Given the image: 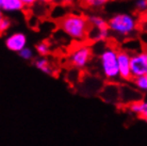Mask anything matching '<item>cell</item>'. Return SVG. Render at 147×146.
<instances>
[{"label": "cell", "instance_id": "cell-1", "mask_svg": "<svg viewBox=\"0 0 147 146\" xmlns=\"http://www.w3.org/2000/svg\"><path fill=\"white\" fill-rule=\"evenodd\" d=\"M59 28L69 40L82 43L88 39L90 22L84 15L78 13H68L59 20Z\"/></svg>", "mask_w": 147, "mask_h": 146}, {"label": "cell", "instance_id": "cell-2", "mask_svg": "<svg viewBox=\"0 0 147 146\" xmlns=\"http://www.w3.org/2000/svg\"><path fill=\"white\" fill-rule=\"evenodd\" d=\"M110 32L117 37H127L132 35L138 28V20L130 13L114 14L108 20Z\"/></svg>", "mask_w": 147, "mask_h": 146}, {"label": "cell", "instance_id": "cell-3", "mask_svg": "<svg viewBox=\"0 0 147 146\" xmlns=\"http://www.w3.org/2000/svg\"><path fill=\"white\" fill-rule=\"evenodd\" d=\"M118 50L113 47L105 48L98 55L100 73L109 81H116L119 79L118 70Z\"/></svg>", "mask_w": 147, "mask_h": 146}, {"label": "cell", "instance_id": "cell-4", "mask_svg": "<svg viewBox=\"0 0 147 146\" xmlns=\"http://www.w3.org/2000/svg\"><path fill=\"white\" fill-rule=\"evenodd\" d=\"M93 58V49L88 44H79L70 50L68 55L69 65L76 70H84L91 63Z\"/></svg>", "mask_w": 147, "mask_h": 146}, {"label": "cell", "instance_id": "cell-5", "mask_svg": "<svg viewBox=\"0 0 147 146\" xmlns=\"http://www.w3.org/2000/svg\"><path fill=\"white\" fill-rule=\"evenodd\" d=\"M88 18L91 26L88 39L93 42H106L111 33L108 20L98 15H92Z\"/></svg>", "mask_w": 147, "mask_h": 146}, {"label": "cell", "instance_id": "cell-6", "mask_svg": "<svg viewBox=\"0 0 147 146\" xmlns=\"http://www.w3.org/2000/svg\"><path fill=\"white\" fill-rule=\"evenodd\" d=\"M118 70L119 79L123 81H132L133 77L131 73V55L127 50H118Z\"/></svg>", "mask_w": 147, "mask_h": 146}, {"label": "cell", "instance_id": "cell-7", "mask_svg": "<svg viewBox=\"0 0 147 146\" xmlns=\"http://www.w3.org/2000/svg\"><path fill=\"white\" fill-rule=\"evenodd\" d=\"M131 73L133 78L147 74V50H141L131 55Z\"/></svg>", "mask_w": 147, "mask_h": 146}, {"label": "cell", "instance_id": "cell-8", "mask_svg": "<svg viewBox=\"0 0 147 146\" xmlns=\"http://www.w3.org/2000/svg\"><path fill=\"white\" fill-rule=\"evenodd\" d=\"M28 44V40L25 33L22 32H13L9 34L4 39V46L7 50L12 52L19 53L22 49H25Z\"/></svg>", "mask_w": 147, "mask_h": 146}, {"label": "cell", "instance_id": "cell-9", "mask_svg": "<svg viewBox=\"0 0 147 146\" xmlns=\"http://www.w3.org/2000/svg\"><path fill=\"white\" fill-rule=\"evenodd\" d=\"M25 9L20 0H0V11L3 14L22 12Z\"/></svg>", "mask_w": 147, "mask_h": 146}, {"label": "cell", "instance_id": "cell-10", "mask_svg": "<svg viewBox=\"0 0 147 146\" xmlns=\"http://www.w3.org/2000/svg\"><path fill=\"white\" fill-rule=\"evenodd\" d=\"M128 109L130 112L147 122V100H136L129 105Z\"/></svg>", "mask_w": 147, "mask_h": 146}, {"label": "cell", "instance_id": "cell-11", "mask_svg": "<svg viewBox=\"0 0 147 146\" xmlns=\"http://www.w3.org/2000/svg\"><path fill=\"white\" fill-rule=\"evenodd\" d=\"M34 66L42 73L49 75V76H53L55 73V67L52 66L51 62L48 60L47 57H40L38 59H36L34 61Z\"/></svg>", "mask_w": 147, "mask_h": 146}, {"label": "cell", "instance_id": "cell-12", "mask_svg": "<svg viewBox=\"0 0 147 146\" xmlns=\"http://www.w3.org/2000/svg\"><path fill=\"white\" fill-rule=\"evenodd\" d=\"M81 3L84 7H90V9H98L106 5L111 0H80Z\"/></svg>", "mask_w": 147, "mask_h": 146}, {"label": "cell", "instance_id": "cell-13", "mask_svg": "<svg viewBox=\"0 0 147 146\" xmlns=\"http://www.w3.org/2000/svg\"><path fill=\"white\" fill-rule=\"evenodd\" d=\"M35 51L40 57H47L50 53V45L46 41L40 42L35 46Z\"/></svg>", "mask_w": 147, "mask_h": 146}, {"label": "cell", "instance_id": "cell-14", "mask_svg": "<svg viewBox=\"0 0 147 146\" xmlns=\"http://www.w3.org/2000/svg\"><path fill=\"white\" fill-rule=\"evenodd\" d=\"M133 85L136 87L139 91L147 92V76H141L138 78H133Z\"/></svg>", "mask_w": 147, "mask_h": 146}, {"label": "cell", "instance_id": "cell-15", "mask_svg": "<svg viewBox=\"0 0 147 146\" xmlns=\"http://www.w3.org/2000/svg\"><path fill=\"white\" fill-rule=\"evenodd\" d=\"M12 26V22L11 19L7 17V16H1L0 18V32L4 33L7 32V30L11 28Z\"/></svg>", "mask_w": 147, "mask_h": 146}, {"label": "cell", "instance_id": "cell-16", "mask_svg": "<svg viewBox=\"0 0 147 146\" xmlns=\"http://www.w3.org/2000/svg\"><path fill=\"white\" fill-rule=\"evenodd\" d=\"M18 55H19V57L22 59V60L30 61V60H32V59L34 58V50L27 46L25 49H22V50L19 52Z\"/></svg>", "mask_w": 147, "mask_h": 146}, {"label": "cell", "instance_id": "cell-17", "mask_svg": "<svg viewBox=\"0 0 147 146\" xmlns=\"http://www.w3.org/2000/svg\"><path fill=\"white\" fill-rule=\"evenodd\" d=\"M134 7H136V10H138L139 12H144L145 10H147V0H136Z\"/></svg>", "mask_w": 147, "mask_h": 146}, {"label": "cell", "instance_id": "cell-18", "mask_svg": "<svg viewBox=\"0 0 147 146\" xmlns=\"http://www.w3.org/2000/svg\"><path fill=\"white\" fill-rule=\"evenodd\" d=\"M43 4H64V0H38Z\"/></svg>", "mask_w": 147, "mask_h": 146}, {"label": "cell", "instance_id": "cell-19", "mask_svg": "<svg viewBox=\"0 0 147 146\" xmlns=\"http://www.w3.org/2000/svg\"><path fill=\"white\" fill-rule=\"evenodd\" d=\"M25 7H32L38 2V0H20Z\"/></svg>", "mask_w": 147, "mask_h": 146}, {"label": "cell", "instance_id": "cell-20", "mask_svg": "<svg viewBox=\"0 0 147 146\" xmlns=\"http://www.w3.org/2000/svg\"><path fill=\"white\" fill-rule=\"evenodd\" d=\"M76 0H64V4H70V3H74Z\"/></svg>", "mask_w": 147, "mask_h": 146}]
</instances>
